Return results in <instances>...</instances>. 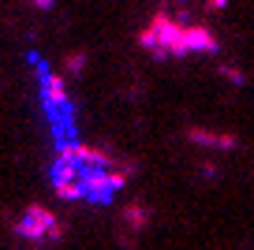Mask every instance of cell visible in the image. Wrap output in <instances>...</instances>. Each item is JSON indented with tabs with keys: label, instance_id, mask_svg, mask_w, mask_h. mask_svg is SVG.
<instances>
[{
	"label": "cell",
	"instance_id": "obj_1",
	"mask_svg": "<svg viewBox=\"0 0 254 250\" xmlns=\"http://www.w3.org/2000/svg\"><path fill=\"white\" fill-rule=\"evenodd\" d=\"M138 45L153 56H190V53H217V38L202 23H180L172 15H153L138 34Z\"/></svg>",
	"mask_w": 254,
	"mask_h": 250
},
{
	"label": "cell",
	"instance_id": "obj_2",
	"mask_svg": "<svg viewBox=\"0 0 254 250\" xmlns=\"http://www.w3.org/2000/svg\"><path fill=\"white\" fill-rule=\"evenodd\" d=\"M15 235L26 239V243H56L64 235V224H60V217H56L49 205L30 202L23 213H19V220H15Z\"/></svg>",
	"mask_w": 254,
	"mask_h": 250
},
{
	"label": "cell",
	"instance_id": "obj_3",
	"mask_svg": "<svg viewBox=\"0 0 254 250\" xmlns=\"http://www.w3.org/2000/svg\"><path fill=\"white\" fill-rule=\"evenodd\" d=\"M190 138L202 142V146H217V149H232L236 146V138H228V134H209V131H190Z\"/></svg>",
	"mask_w": 254,
	"mask_h": 250
},
{
	"label": "cell",
	"instance_id": "obj_4",
	"mask_svg": "<svg viewBox=\"0 0 254 250\" xmlns=\"http://www.w3.org/2000/svg\"><path fill=\"white\" fill-rule=\"evenodd\" d=\"M146 220H150V213H146L138 202L124 209V224H127V228H135V232H142V228H146Z\"/></svg>",
	"mask_w": 254,
	"mask_h": 250
}]
</instances>
